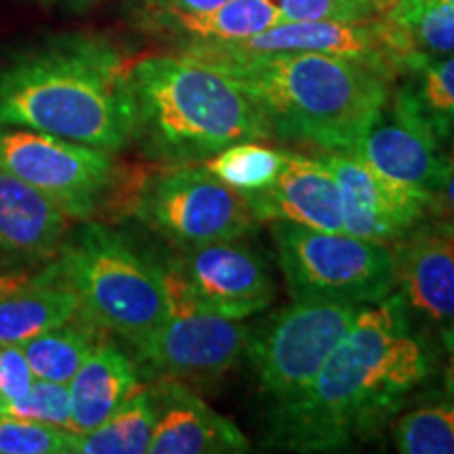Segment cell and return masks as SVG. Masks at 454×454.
<instances>
[{"label":"cell","mask_w":454,"mask_h":454,"mask_svg":"<svg viewBox=\"0 0 454 454\" xmlns=\"http://www.w3.org/2000/svg\"><path fill=\"white\" fill-rule=\"evenodd\" d=\"M389 104L427 129L440 145L454 139V55L419 57L395 76Z\"/></svg>","instance_id":"21"},{"label":"cell","mask_w":454,"mask_h":454,"mask_svg":"<svg viewBox=\"0 0 454 454\" xmlns=\"http://www.w3.org/2000/svg\"><path fill=\"white\" fill-rule=\"evenodd\" d=\"M362 305L299 299L270 317L248 339L247 356L259 389L274 404L297 397L354 326Z\"/></svg>","instance_id":"9"},{"label":"cell","mask_w":454,"mask_h":454,"mask_svg":"<svg viewBox=\"0 0 454 454\" xmlns=\"http://www.w3.org/2000/svg\"><path fill=\"white\" fill-rule=\"evenodd\" d=\"M427 217L454 221V145L446 158V168L438 187L429 198Z\"/></svg>","instance_id":"32"},{"label":"cell","mask_w":454,"mask_h":454,"mask_svg":"<svg viewBox=\"0 0 454 454\" xmlns=\"http://www.w3.org/2000/svg\"><path fill=\"white\" fill-rule=\"evenodd\" d=\"M0 414L30 419L55 425V427L72 431V400L67 383H53L44 379H34L32 387L21 400L11 402Z\"/></svg>","instance_id":"29"},{"label":"cell","mask_w":454,"mask_h":454,"mask_svg":"<svg viewBox=\"0 0 454 454\" xmlns=\"http://www.w3.org/2000/svg\"><path fill=\"white\" fill-rule=\"evenodd\" d=\"M135 137L162 167L202 164L242 141L270 139L244 90L215 67L185 55H150L130 64Z\"/></svg>","instance_id":"4"},{"label":"cell","mask_w":454,"mask_h":454,"mask_svg":"<svg viewBox=\"0 0 454 454\" xmlns=\"http://www.w3.org/2000/svg\"><path fill=\"white\" fill-rule=\"evenodd\" d=\"M383 3H385V7H389V3H391V0H383Z\"/></svg>","instance_id":"37"},{"label":"cell","mask_w":454,"mask_h":454,"mask_svg":"<svg viewBox=\"0 0 454 454\" xmlns=\"http://www.w3.org/2000/svg\"><path fill=\"white\" fill-rule=\"evenodd\" d=\"M164 268L204 309L244 320L270 308L274 280L263 257L240 240H219L177 248Z\"/></svg>","instance_id":"12"},{"label":"cell","mask_w":454,"mask_h":454,"mask_svg":"<svg viewBox=\"0 0 454 454\" xmlns=\"http://www.w3.org/2000/svg\"><path fill=\"white\" fill-rule=\"evenodd\" d=\"M381 3H383V0H381ZM383 4H385V3H383Z\"/></svg>","instance_id":"38"},{"label":"cell","mask_w":454,"mask_h":454,"mask_svg":"<svg viewBox=\"0 0 454 454\" xmlns=\"http://www.w3.org/2000/svg\"><path fill=\"white\" fill-rule=\"evenodd\" d=\"M0 167L43 192L72 221L130 213L144 179L127 173L112 152L15 127H0Z\"/></svg>","instance_id":"6"},{"label":"cell","mask_w":454,"mask_h":454,"mask_svg":"<svg viewBox=\"0 0 454 454\" xmlns=\"http://www.w3.org/2000/svg\"><path fill=\"white\" fill-rule=\"evenodd\" d=\"M271 236L278 265L294 301L372 305L394 293V253L387 244L284 221L271 223Z\"/></svg>","instance_id":"7"},{"label":"cell","mask_w":454,"mask_h":454,"mask_svg":"<svg viewBox=\"0 0 454 454\" xmlns=\"http://www.w3.org/2000/svg\"><path fill=\"white\" fill-rule=\"evenodd\" d=\"M72 219L57 204L0 167V268L26 271L59 253Z\"/></svg>","instance_id":"17"},{"label":"cell","mask_w":454,"mask_h":454,"mask_svg":"<svg viewBox=\"0 0 454 454\" xmlns=\"http://www.w3.org/2000/svg\"><path fill=\"white\" fill-rule=\"evenodd\" d=\"M444 3L450 4V7H454V0H444Z\"/></svg>","instance_id":"36"},{"label":"cell","mask_w":454,"mask_h":454,"mask_svg":"<svg viewBox=\"0 0 454 454\" xmlns=\"http://www.w3.org/2000/svg\"><path fill=\"white\" fill-rule=\"evenodd\" d=\"M257 221H284L309 230L343 231L334 177L316 156L288 152L278 179L265 190L247 194Z\"/></svg>","instance_id":"18"},{"label":"cell","mask_w":454,"mask_h":454,"mask_svg":"<svg viewBox=\"0 0 454 454\" xmlns=\"http://www.w3.org/2000/svg\"><path fill=\"white\" fill-rule=\"evenodd\" d=\"M284 53H325L343 55L371 61L400 72L397 57L387 43L381 17L371 21H282L251 38L234 43H196L185 44L181 55L196 61L223 59V57H263Z\"/></svg>","instance_id":"13"},{"label":"cell","mask_w":454,"mask_h":454,"mask_svg":"<svg viewBox=\"0 0 454 454\" xmlns=\"http://www.w3.org/2000/svg\"><path fill=\"white\" fill-rule=\"evenodd\" d=\"M286 154L288 152L263 145L261 141H242L204 160L202 167L247 196L274 184L286 162Z\"/></svg>","instance_id":"26"},{"label":"cell","mask_w":454,"mask_h":454,"mask_svg":"<svg viewBox=\"0 0 454 454\" xmlns=\"http://www.w3.org/2000/svg\"><path fill=\"white\" fill-rule=\"evenodd\" d=\"M282 24L280 11L271 0H225L204 13L164 15L147 20L145 26L185 44L234 43Z\"/></svg>","instance_id":"22"},{"label":"cell","mask_w":454,"mask_h":454,"mask_svg":"<svg viewBox=\"0 0 454 454\" xmlns=\"http://www.w3.org/2000/svg\"><path fill=\"white\" fill-rule=\"evenodd\" d=\"M61 270L81 301V314L135 351L160 331L168 317L167 274L160 261L98 219L67 231L59 253Z\"/></svg>","instance_id":"5"},{"label":"cell","mask_w":454,"mask_h":454,"mask_svg":"<svg viewBox=\"0 0 454 454\" xmlns=\"http://www.w3.org/2000/svg\"><path fill=\"white\" fill-rule=\"evenodd\" d=\"M316 158L337 184L345 234L394 247L427 217V198L391 184L351 152L320 150Z\"/></svg>","instance_id":"14"},{"label":"cell","mask_w":454,"mask_h":454,"mask_svg":"<svg viewBox=\"0 0 454 454\" xmlns=\"http://www.w3.org/2000/svg\"><path fill=\"white\" fill-rule=\"evenodd\" d=\"M225 0H144V20H154L164 15H187L211 11Z\"/></svg>","instance_id":"33"},{"label":"cell","mask_w":454,"mask_h":454,"mask_svg":"<svg viewBox=\"0 0 454 454\" xmlns=\"http://www.w3.org/2000/svg\"><path fill=\"white\" fill-rule=\"evenodd\" d=\"M141 377V366L106 333L67 383L74 434H89L106 423L130 395L144 387Z\"/></svg>","instance_id":"19"},{"label":"cell","mask_w":454,"mask_h":454,"mask_svg":"<svg viewBox=\"0 0 454 454\" xmlns=\"http://www.w3.org/2000/svg\"><path fill=\"white\" fill-rule=\"evenodd\" d=\"M192 59V57H190ZM251 98L271 137L349 152L391 98L395 76L371 61L325 53L200 61Z\"/></svg>","instance_id":"3"},{"label":"cell","mask_w":454,"mask_h":454,"mask_svg":"<svg viewBox=\"0 0 454 454\" xmlns=\"http://www.w3.org/2000/svg\"><path fill=\"white\" fill-rule=\"evenodd\" d=\"M154 423V383H147L98 429L78 435L76 454H144L150 448Z\"/></svg>","instance_id":"25"},{"label":"cell","mask_w":454,"mask_h":454,"mask_svg":"<svg viewBox=\"0 0 454 454\" xmlns=\"http://www.w3.org/2000/svg\"><path fill=\"white\" fill-rule=\"evenodd\" d=\"M431 368L427 340L412 331L394 293L362 305L314 381L274 404L265 444L293 452L343 450L389 423Z\"/></svg>","instance_id":"1"},{"label":"cell","mask_w":454,"mask_h":454,"mask_svg":"<svg viewBox=\"0 0 454 454\" xmlns=\"http://www.w3.org/2000/svg\"><path fill=\"white\" fill-rule=\"evenodd\" d=\"M394 444L402 454H454V397L402 414Z\"/></svg>","instance_id":"27"},{"label":"cell","mask_w":454,"mask_h":454,"mask_svg":"<svg viewBox=\"0 0 454 454\" xmlns=\"http://www.w3.org/2000/svg\"><path fill=\"white\" fill-rule=\"evenodd\" d=\"M391 253L394 294L412 331L446 351L454 343V221L419 223Z\"/></svg>","instance_id":"11"},{"label":"cell","mask_w":454,"mask_h":454,"mask_svg":"<svg viewBox=\"0 0 454 454\" xmlns=\"http://www.w3.org/2000/svg\"><path fill=\"white\" fill-rule=\"evenodd\" d=\"M106 331L95 326L82 314L64 325L34 334L21 343L34 377L53 383H70Z\"/></svg>","instance_id":"24"},{"label":"cell","mask_w":454,"mask_h":454,"mask_svg":"<svg viewBox=\"0 0 454 454\" xmlns=\"http://www.w3.org/2000/svg\"><path fill=\"white\" fill-rule=\"evenodd\" d=\"M282 21H371L387 9L381 0H271Z\"/></svg>","instance_id":"30"},{"label":"cell","mask_w":454,"mask_h":454,"mask_svg":"<svg viewBox=\"0 0 454 454\" xmlns=\"http://www.w3.org/2000/svg\"><path fill=\"white\" fill-rule=\"evenodd\" d=\"M381 24L400 70L419 57L454 55V7L444 0H391Z\"/></svg>","instance_id":"23"},{"label":"cell","mask_w":454,"mask_h":454,"mask_svg":"<svg viewBox=\"0 0 454 454\" xmlns=\"http://www.w3.org/2000/svg\"><path fill=\"white\" fill-rule=\"evenodd\" d=\"M0 127L118 154L135 137L130 64L89 36H66L17 57L0 70Z\"/></svg>","instance_id":"2"},{"label":"cell","mask_w":454,"mask_h":454,"mask_svg":"<svg viewBox=\"0 0 454 454\" xmlns=\"http://www.w3.org/2000/svg\"><path fill=\"white\" fill-rule=\"evenodd\" d=\"M164 274L170 311L160 331L137 349L141 364L150 374L179 381L204 383L223 377L247 354L251 328L204 309L167 268Z\"/></svg>","instance_id":"10"},{"label":"cell","mask_w":454,"mask_h":454,"mask_svg":"<svg viewBox=\"0 0 454 454\" xmlns=\"http://www.w3.org/2000/svg\"><path fill=\"white\" fill-rule=\"evenodd\" d=\"M444 389L446 394L454 397V343L446 349V364H444Z\"/></svg>","instance_id":"34"},{"label":"cell","mask_w":454,"mask_h":454,"mask_svg":"<svg viewBox=\"0 0 454 454\" xmlns=\"http://www.w3.org/2000/svg\"><path fill=\"white\" fill-rule=\"evenodd\" d=\"M76 444L70 429L0 414V454H76Z\"/></svg>","instance_id":"28"},{"label":"cell","mask_w":454,"mask_h":454,"mask_svg":"<svg viewBox=\"0 0 454 454\" xmlns=\"http://www.w3.org/2000/svg\"><path fill=\"white\" fill-rule=\"evenodd\" d=\"M78 314V294L53 257L0 294V343H24Z\"/></svg>","instance_id":"20"},{"label":"cell","mask_w":454,"mask_h":454,"mask_svg":"<svg viewBox=\"0 0 454 454\" xmlns=\"http://www.w3.org/2000/svg\"><path fill=\"white\" fill-rule=\"evenodd\" d=\"M130 213L175 248L242 240L257 223L247 196L202 164L144 173Z\"/></svg>","instance_id":"8"},{"label":"cell","mask_w":454,"mask_h":454,"mask_svg":"<svg viewBox=\"0 0 454 454\" xmlns=\"http://www.w3.org/2000/svg\"><path fill=\"white\" fill-rule=\"evenodd\" d=\"M349 152L391 184L427 200L444 175L448 158L444 145L427 129L397 112L389 101Z\"/></svg>","instance_id":"15"},{"label":"cell","mask_w":454,"mask_h":454,"mask_svg":"<svg viewBox=\"0 0 454 454\" xmlns=\"http://www.w3.org/2000/svg\"><path fill=\"white\" fill-rule=\"evenodd\" d=\"M21 343H0V412L11 402L21 400L34 383Z\"/></svg>","instance_id":"31"},{"label":"cell","mask_w":454,"mask_h":454,"mask_svg":"<svg viewBox=\"0 0 454 454\" xmlns=\"http://www.w3.org/2000/svg\"><path fill=\"white\" fill-rule=\"evenodd\" d=\"M156 423L147 452L152 454H242L251 442L234 421L213 411L184 381H154Z\"/></svg>","instance_id":"16"},{"label":"cell","mask_w":454,"mask_h":454,"mask_svg":"<svg viewBox=\"0 0 454 454\" xmlns=\"http://www.w3.org/2000/svg\"><path fill=\"white\" fill-rule=\"evenodd\" d=\"M26 276L27 271H4V274H0V294L7 293L15 284H20Z\"/></svg>","instance_id":"35"}]
</instances>
